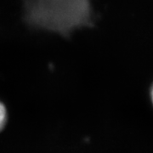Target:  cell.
Instances as JSON below:
<instances>
[{"label": "cell", "mask_w": 153, "mask_h": 153, "mask_svg": "<svg viewBox=\"0 0 153 153\" xmlns=\"http://www.w3.org/2000/svg\"><path fill=\"white\" fill-rule=\"evenodd\" d=\"M7 120V112H6L5 106L4 104L0 102V130L5 125Z\"/></svg>", "instance_id": "obj_2"}, {"label": "cell", "mask_w": 153, "mask_h": 153, "mask_svg": "<svg viewBox=\"0 0 153 153\" xmlns=\"http://www.w3.org/2000/svg\"><path fill=\"white\" fill-rule=\"evenodd\" d=\"M26 22L34 27L68 35L88 26L91 20L89 0H22Z\"/></svg>", "instance_id": "obj_1"}, {"label": "cell", "mask_w": 153, "mask_h": 153, "mask_svg": "<svg viewBox=\"0 0 153 153\" xmlns=\"http://www.w3.org/2000/svg\"><path fill=\"white\" fill-rule=\"evenodd\" d=\"M150 94H151V100H152V102L153 104V83L151 87V90H150Z\"/></svg>", "instance_id": "obj_3"}]
</instances>
